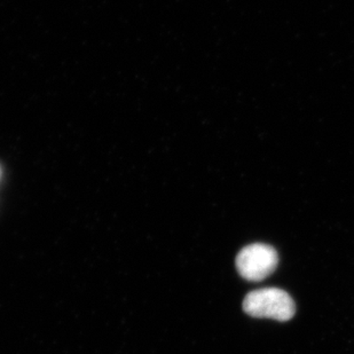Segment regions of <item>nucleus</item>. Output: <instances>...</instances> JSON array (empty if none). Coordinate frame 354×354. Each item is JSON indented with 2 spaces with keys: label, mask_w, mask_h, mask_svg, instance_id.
Segmentation results:
<instances>
[{
  "label": "nucleus",
  "mask_w": 354,
  "mask_h": 354,
  "mask_svg": "<svg viewBox=\"0 0 354 354\" xmlns=\"http://www.w3.org/2000/svg\"><path fill=\"white\" fill-rule=\"evenodd\" d=\"M243 310L250 317L288 321L294 317L296 306L286 291L277 288H264L251 291L245 296Z\"/></svg>",
  "instance_id": "nucleus-1"
},
{
  "label": "nucleus",
  "mask_w": 354,
  "mask_h": 354,
  "mask_svg": "<svg viewBox=\"0 0 354 354\" xmlns=\"http://www.w3.org/2000/svg\"><path fill=\"white\" fill-rule=\"evenodd\" d=\"M279 256L274 248L268 244L254 243L243 248L236 257V268L241 277L258 282L277 270Z\"/></svg>",
  "instance_id": "nucleus-2"
}]
</instances>
